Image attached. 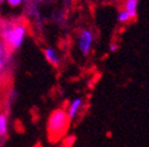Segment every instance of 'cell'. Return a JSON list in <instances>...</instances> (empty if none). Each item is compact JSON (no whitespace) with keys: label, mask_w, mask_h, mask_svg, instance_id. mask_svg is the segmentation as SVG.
<instances>
[{"label":"cell","mask_w":149,"mask_h":147,"mask_svg":"<svg viewBox=\"0 0 149 147\" xmlns=\"http://www.w3.org/2000/svg\"><path fill=\"white\" fill-rule=\"evenodd\" d=\"M92 44H94V34H92V32L89 30H83L78 35V47L84 56L90 53Z\"/></svg>","instance_id":"obj_3"},{"label":"cell","mask_w":149,"mask_h":147,"mask_svg":"<svg viewBox=\"0 0 149 147\" xmlns=\"http://www.w3.org/2000/svg\"><path fill=\"white\" fill-rule=\"evenodd\" d=\"M70 125V118L65 109L58 108L53 111L47 120V134L52 141H57L63 138Z\"/></svg>","instance_id":"obj_1"},{"label":"cell","mask_w":149,"mask_h":147,"mask_svg":"<svg viewBox=\"0 0 149 147\" xmlns=\"http://www.w3.org/2000/svg\"><path fill=\"white\" fill-rule=\"evenodd\" d=\"M44 56H45V59L47 60V63H50L52 66H58L59 65V61H61L59 54L56 52L53 48H51V47L45 48Z\"/></svg>","instance_id":"obj_5"},{"label":"cell","mask_w":149,"mask_h":147,"mask_svg":"<svg viewBox=\"0 0 149 147\" xmlns=\"http://www.w3.org/2000/svg\"><path fill=\"white\" fill-rule=\"evenodd\" d=\"M27 34V28L24 23L15 21L7 24L1 32L3 40L5 41V45L11 49L19 48Z\"/></svg>","instance_id":"obj_2"},{"label":"cell","mask_w":149,"mask_h":147,"mask_svg":"<svg viewBox=\"0 0 149 147\" xmlns=\"http://www.w3.org/2000/svg\"><path fill=\"white\" fill-rule=\"evenodd\" d=\"M130 18H135L137 15V10H139V0H125L124 1V8H123Z\"/></svg>","instance_id":"obj_6"},{"label":"cell","mask_w":149,"mask_h":147,"mask_svg":"<svg viewBox=\"0 0 149 147\" xmlns=\"http://www.w3.org/2000/svg\"><path fill=\"white\" fill-rule=\"evenodd\" d=\"M117 20H118V23H121V24H125V23H128V21L132 20V18H130V15H129L124 10H121V11L118 12V14H117Z\"/></svg>","instance_id":"obj_8"},{"label":"cell","mask_w":149,"mask_h":147,"mask_svg":"<svg viewBox=\"0 0 149 147\" xmlns=\"http://www.w3.org/2000/svg\"><path fill=\"white\" fill-rule=\"evenodd\" d=\"M83 102H84V101H83L82 98H76V99H73V100L69 104V106H68V108L65 109V111H66V113H68L70 120L73 119V118H76V117L78 115L79 111H81L82 107H83Z\"/></svg>","instance_id":"obj_4"},{"label":"cell","mask_w":149,"mask_h":147,"mask_svg":"<svg viewBox=\"0 0 149 147\" xmlns=\"http://www.w3.org/2000/svg\"><path fill=\"white\" fill-rule=\"evenodd\" d=\"M5 61H6V53H5V48L4 46L0 44V72L4 69L5 66Z\"/></svg>","instance_id":"obj_9"},{"label":"cell","mask_w":149,"mask_h":147,"mask_svg":"<svg viewBox=\"0 0 149 147\" xmlns=\"http://www.w3.org/2000/svg\"><path fill=\"white\" fill-rule=\"evenodd\" d=\"M7 4L12 7H17V6H19L22 3H23V0H6Z\"/></svg>","instance_id":"obj_10"},{"label":"cell","mask_w":149,"mask_h":147,"mask_svg":"<svg viewBox=\"0 0 149 147\" xmlns=\"http://www.w3.org/2000/svg\"><path fill=\"white\" fill-rule=\"evenodd\" d=\"M3 1H4V0H0V4H3Z\"/></svg>","instance_id":"obj_12"},{"label":"cell","mask_w":149,"mask_h":147,"mask_svg":"<svg viewBox=\"0 0 149 147\" xmlns=\"http://www.w3.org/2000/svg\"><path fill=\"white\" fill-rule=\"evenodd\" d=\"M37 147H40V146H37Z\"/></svg>","instance_id":"obj_13"},{"label":"cell","mask_w":149,"mask_h":147,"mask_svg":"<svg viewBox=\"0 0 149 147\" xmlns=\"http://www.w3.org/2000/svg\"><path fill=\"white\" fill-rule=\"evenodd\" d=\"M8 130V121L5 114H0V135H5Z\"/></svg>","instance_id":"obj_7"},{"label":"cell","mask_w":149,"mask_h":147,"mask_svg":"<svg viewBox=\"0 0 149 147\" xmlns=\"http://www.w3.org/2000/svg\"><path fill=\"white\" fill-rule=\"evenodd\" d=\"M116 49H117V46L116 45H110V51L111 52H115Z\"/></svg>","instance_id":"obj_11"}]
</instances>
